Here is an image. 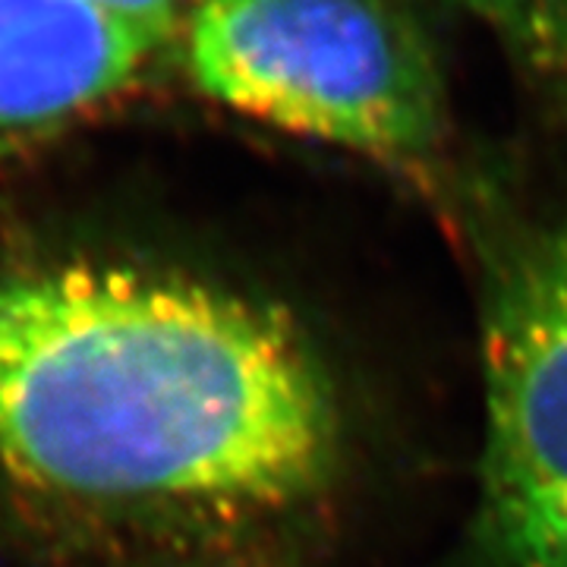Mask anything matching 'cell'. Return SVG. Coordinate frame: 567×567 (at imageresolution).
<instances>
[{
	"mask_svg": "<svg viewBox=\"0 0 567 567\" xmlns=\"http://www.w3.org/2000/svg\"><path fill=\"white\" fill-rule=\"evenodd\" d=\"M338 416L268 306L181 275H0V466L89 502L275 511L328 480Z\"/></svg>",
	"mask_w": 567,
	"mask_h": 567,
	"instance_id": "6da1fadb",
	"label": "cell"
},
{
	"mask_svg": "<svg viewBox=\"0 0 567 567\" xmlns=\"http://www.w3.org/2000/svg\"><path fill=\"white\" fill-rule=\"evenodd\" d=\"M183 61L205 99L303 140L404 162L445 133V80L394 0H193Z\"/></svg>",
	"mask_w": 567,
	"mask_h": 567,
	"instance_id": "7a4b0ae2",
	"label": "cell"
},
{
	"mask_svg": "<svg viewBox=\"0 0 567 567\" xmlns=\"http://www.w3.org/2000/svg\"><path fill=\"white\" fill-rule=\"evenodd\" d=\"M483 388L486 543L505 567H567V221L492 287Z\"/></svg>",
	"mask_w": 567,
	"mask_h": 567,
	"instance_id": "3957f363",
	"label": "cell"
},
{
	"mask_svg": "<svg viewBox=\"0 0 567 567\" xmlns=\"http://www.w3.org/2000/svg\"><path fill=\"white\" fill-rule=\"evenodd\" d=\"M158 48L82 0H0V136L107 102Z\"/></svg>",
	"mask_w": 567,
	"mask_h": 567,
	"instance_id": "277c9868",
	"label": "cell"
},
{
	"mask_svg": "<svg viewBox=\"0 0 567 567\" xmlns=\"http://www.w3.org/2000/svg\"><path fill=\"white\" fill-rule=\"evenodd\" d=\"M486 25L529 73L567 76V0H445Z\"/></svg>",
	"mask_w": 567,
	"mask_h": 567,
	"instance_id": "5b68a950",
	"label": "cell"
},
{
	"mask_svg": "<svg viewBox=\"0 0 567 567\" xmlns=\"http://www.w3.org/2000/svg\"><path fill=\"white\" fill-rule=\"evenodd\" d=\"M82 3L164 44L177 32L186 0H82Z\"/></svg>",
	"mask_w": 567,
	"mask_h": 567,
	"instance_id": "8992f818",
	"label": "cell"
},
{
	"mask_svg": "<svg viewBox=\"0 0 567 567\" xmlns=\"http://www.w3.org/2000/svg\"><path fill=\"white\" fill-rule=\"evenodd\" d=\"M20 140L22 136H0V164L7 162L10 155H17V152H20Z\"/></svg>",
	"mask_w": 567,
	"mask_h": 567,
	"instance_id": "52a82bcc",
	"label": "cell"
}]
</instances>
